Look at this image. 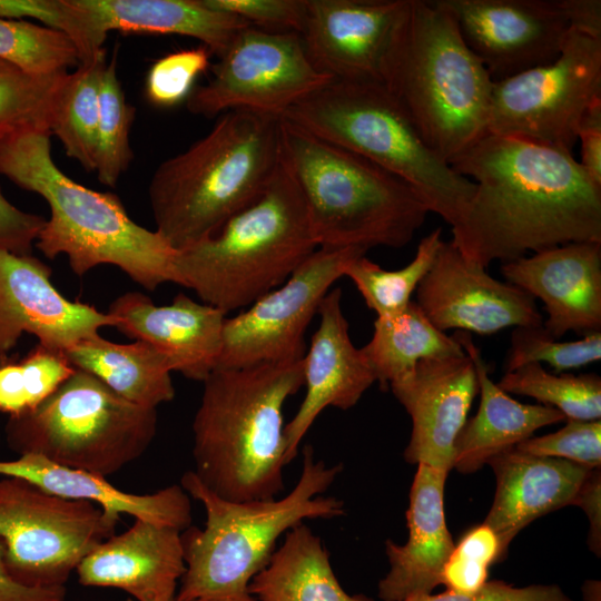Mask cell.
Masks as SVG:
<instances>
[{"instance_id":"cell-1","label":"cell","mask_w":601,"mask_h":601,"mask_svg":"<svg viewBox=\"0 0 601 601\" xmlns=\"http://www.w3.org/2000/svg\"><path fill=\"white\" fill-rule=\"evenodd\" d=\"M451 166L475 184L450 240L467 262L486 268L529 252L601 243V187L572 151L486 134Z\"/></svg>"},{"instance_id":"cell-2","label":"cell","mask_w":601,"mask_h":601,"mask_svg":"<svg viewBox=\"0 0 601 601\" xmlns=\"http://www.w3.org/2000/svg\"><path fill=\"white\" fill-rule=\"evenodd\" d=\"M0 175L48 204L50 218L35 243L46 257L65 254L78 276L114 265L148 290L179 284L178 250L156 230L136 224L116 195L87 188L62 173L53 161L49 132L0 137Z\"/></svg>"},{"instance_id":"cell-3","label":"cell","mask_w":601,"mask_h":601,"mask_svg":"<svg viewBox=\"0 0 601 601\" xmlns=\"http://www.w3.org/2000/svg\"><path fill=\"white\" fill-rule=\"evenodd\" d=\"M193 421V473L235 502L276 499L284 490L283 410L304 385V357L217 368L203 382Z\"/></svg>"},{"instance_id":"cell-4","label":"cell","mask_w":601,"mask_h":601,"mask_svg":"<svg viewBox=\"0 0 601 601\" xmlns=\"http://www.w3.org/2000/svg\"><path fill=\"white\" fill-rule=\"evenodd\" d=\"M342 469L316 460L306 445L302 473L287 495L246 502L224 500L186 472L180 486L204 505L206 523L181 532L186 569L175 601H258L248 587L268 564L278 539L305 520L344 514L343 501L323 495Z\"/></svg>"},{"instance_id":"cell-5","label":"cell","mask_w":601,"mask_h":601,"mask_svg":"<svg viewBox=\"0 0 601 601\" xmlns=\"http://www.w3.org/2000/svg\"><path fill=\"white\" fill-rule=\"evenodd\" d=\"M279 162V116L223 114L154 173L148 195L156 231L178 252L211 236L262 194Z\"/></svg>"},{"instance_id":"cell-6","label":"cell","mask_w":601,"mask_h":601,"mask_svg":"<svg viewBox=\"0 0 601 601\" xmlns=\"http://www.w3.org/2000/svg\"><path fill=\"white\" fill-rule=\"evenodd\" d=\"M280 159L304 199L318 247L401 248L430 213L400 177L282 117Z\"/></svg>"},{"instance_id":"cell-7","label":"cell","mask_w":601,"mask_h":601,"mask_svg":"<svg viewBox=\"0 0 601 601\" xmlns=\"http://www.w3.org/2000/svg\"><path fill=\"white\" fill-rule=\"evenodd\" d=\"M317 247L304 199L280 159L255 200L178 252V285L227 315L283 284Z\"/></svg>"},{"instance_id":"cell-8","label":"cell","mask_w":601,"mask_h":601,"mask_svg":"<svg viewBox=\"0 0 601 601\" xmlns=\"http://www.w3.org/2000/svg\"><path fill=\"white\" fill-rule=\"evenodd\" d=\"M493 80L435 0H411L385 86L450 165L487 134Z\"/></svg>"},{"instance_id":"cell-9","label":"cell","mask_w":601,"mask_h":601,"mask_svg":"<svg viewBox=\"0 0 601 601\" xmlns=\"http://www.w3.org/2000/svg\"><path fill=\"white\" fill-rule=\"evenodd\" d=\"M286 121L352 151L408 184L430 213L454 226L475 190L423 140L386 86L333 80L290 106Z\"/></svg>"},{"instance_id":"cell-10","label":"cell","mask_w":601,"mask_h":601,"mask_svg":"<svg viewBox=\"0 0 601 601\" xmlns=\"http://www.w3.org/2000/svg\"><path fill=\"white\" fill-rule=\"evenodd\" d=\"M157 408L136 405L75 370L37 408L9 417L8 446L56 464L112 475L140 457L157 432Z\"/></svg>"},{"instance_id":"cell-11","label":"cell","mask_w":601,"mask_h":601,"mask_svg":"<svg viewBox=\"0 0 601 601\" xmlns=\"http://www.w3.org/2000/svg\"><path fill=\"white\" fill-rule=\"evenodd\" d=\"M115 529L93 503L0 476V543L8 572L21 584L65 587L80 561Z\"/></svg>"},{"instance_id":"cell-12","label":"cell","mask_w":601,"mask_h":601,"mask_svg":"<svg viewBox=\"0 0 601 601\" xmlns=\"http://www.w3.org/2000/svg\"><path fill=\"white\" fill-rule=\"evenodd\" d=\"M601 98V39L569 29L551 62L494 81L487 134L572 151L580 120Z\"/></svg>"},{"instance_id":"cell-13","label":"cell","mask_w":601,"mask_h":601,"mask_svg":"<svg viewBox=\"0 0 601 601\" xmlns=\"http://www.w3.org/2000/svg\"><path fill=\"white\" fill-rule=\"evenodd\" d=\"M211 72L186 100L194 115L209 118L246 109L280 117L334 80L314 67L297 32L250 24L236 35Z\"/></svg>"},{"instance_id":"cell-14","label":"cell","mask_w":601,"mask_h":601,"mask_svg":"<svg viewBox=\"0 0 601 601\" xmlns=\"http://www.w3.org/2000/svg\"><path fill=\"white\" fill-rule=\"evenodd\" d=\"M361 247H318L283 284L239 314L226 317L217 368H242L303 358L305 333L331 286ZM216 368V370H217Z\"/></svg>"},{"instance_id":"cell-15","label":"cell","mask_w":601,"mask_h":601,"mask_svg":"<svg viewBox=\"0 0 601 601\" xmlns=\"http://www.w3.org/2000/svg\"><path fill=\"white\" fill-rule=\"evenodd\" d=\"M411 0H305L298 32L322 73L385 86Z\"/></svg>"},{"instance_id":"cell-16","label":"cell","mask_w":601,"mask_h":601,"mask_svg":"<svg viewBox=\"0 0 601 601\" xmlns=\"http://www.w3.org/2000/svg\"><path fill=\"white\" fill-rule=\"evenodd\" d=\"M493 81L553 61L570 29L560 0H435Z\"/></svg>"},{"instance_id":"cell-17","label":"cell","mask_w":601,"mask_h":601,"mask_svg":"<svg viewBox=\"0 0 601 601\" xmlns=\"http://www.w3.org/2000/svg\"><path fill=\"white\" fill-rule=\"evenodd\" d=\"M415 292V303L444 333L491 335L511 326H541L544 321L529 293L467 262L450 242H442Z\"/></svg>"},{"instance_id":"cell-18","label":"cell","mask_w":601,"mask_h":601,"mask_svg":"<svg viewBox=\"0 0 601 601\" xmlns=\"http://www.w3.org/2000/svg\"><path fill=\"white\" fill-rule=\"evenodd\" d=\"M50 276V267L30 254L0 249V356L8 355L24 333L65 352L101 327L117 326L108 312L66 298Z\"/></svg>"},{"instance_id":"cell-19","label":"cell","mask_w":601,"mask_h":601,"mask_svg":"<svg viewBox=\"0 0 601 601\" xmlns=\"http://www.w3.org/2000/svg\"><path fill=\"white\" fill-rule=\"evenodd\" d=\"M388 388L412 418L411 439L404 451L406 462L449 473L453 469L455 439L479 392L471 358L464 354L421 359Z\"/></svg>"},{"instance_id":"cell-20","label":"cell","mask_w":601,"mask_h":601,"mask_svg":"<svg viewBox=\"0 0 601 601\" xmlns=\"http://www.w3.org/2000/svg\"><path fill=\"white\" fill-rule=\"evenodd\" d=\"M508 283L544 303L543 327L556 339L565 333L601 331V243H569L505 262Z\"/></svg>"},{"instance_id":"cell-21","label":"cell","mask_w":601,"mask_h":601,"mask_svg":"<svg viewBox=\"0 0 601 601\" xmlns=\"http://www.w3.org/2000/svg\"><path fill=\"white\" fill-rule=\"evenodd\" d=\"M317 314L319 325L304 355L306 393L296 414L285 425L286 464L296 457L303 437L326 407L355 406L376 382L361 348H356L349 337L341 288L326 294Z\"/></svg>"},{"instance_id":"cell-22","label":"cell","mask_w":601,"mask_h":601,"mask_svg":"<svg viewBox=\"0 0 601 601\" xmlns=\"http://www.w3.org/2000/svg\"><path fill=\"white\" fill-rule=\"evenodd\" d=\"M108 313L119 332L160 349L185 377L204 382L217 368L226 319L220 309L183 293L169 305H155L140 292H127Z\"/></svg>"},{"instance_id":"cell-23","label":"cell","mask_w":601,"mask_h":601,"mask_svg":"<svg viewBox=\"0 0 601 601\" xmlns=\"http://www.w3.org/2000/svg\"><path fill=\"white\" fill-rule=\"evenodd\" d=\"M185 569L181 532L135 519L92 549L76 571L83 587L120 589L136 601H175Z\"/></svg>"},{"instance_id":"cell-24","label":"cell","mask_w":601,"mask_h":601,"mask_svg":"<svg viewBox=\"0 0 601 601\" xmlns=\"http://www.w3.org/2000/svg\"><path fill=\"white\" fill-rule=\"evenodd\" d=\"M81 19L82 59L104 51L109 31L179 35L203 42L218 58L246 26L204 0H72Z\"/></svg>"},{"instance_id":"cell-25","label":"cell","mask_w":601,"mask_h":601,"mask_svg":"<svg viewBox=\"0 0 601 601\" xmlns=\"http://www.w3.org/2000/svg\"><path fill=\"white\" fill-rule=\"evenodd\" d=\"M446 476L443 470L417 464L406 512L408 539L404 544L385 543L390 570L378 583L381 600L428 594L441 584L443 568L455 546L444 513Z\"/></svg>"},{"instance_id":"cell-26","label":"cell","mask_w":601,"mask_h":601,"mask_svg":"<svg viewBox=\"0 0 601 601\" xmlns=\"http://www.w3.org/2000/svg\"><path fill=\"white\" fill-rule=\"evenodd\" d=\"M487 464L495 474L496 490L483 523L496 533L504 554L514 536L533 520L573 505L592 470L516 447L494 456Z\"/></svg>"},{"instance_id":"cell-27","label":"cell","mask_w":601,"mask_h":601,"mask_svg":"<svg viewBox=\"0 0 601 601\" xmlns=\"http://www.w3.org/2000/svg\"><path fill=\"white\" fill-rule=\"evenodd\" d=\"M0 476L21 477L62 499L93 503L115 526L125 514L180 532L191 525L190 496L180 485L150 494L128 493L114 486L105 476L33 454L0 461Z\"/></svg>"},{"instance_id":"cell-28","label":"cell","mask_w":601,"mask_h":601,"mask_svg":"<svg viewBox=\"0 0 601 601\" xmlns=\"http://www.w3.org/2000/svg\"><path fill=\"white\" fill-rule=\"evenodd\" d=\"M454 338L474 364L481 402L466 420L454 442L453 469L472 473L494 456L515 447L539 428L565 421L556 408L520 403L494 383L470 333L457 331Z\"/></svg>"},{"instance_id":"cell-29","label":"cell","mask_w":601,"mask_h":601,"mask_svg":"<svg viewBox=\"0 0 601 601\" xmlns=\"http://www.w3.org/2000/svg\"><path fill=\"white\" fill-rule=\"evenodd\" d=\"M65 355L75 368L93 375L136 405L157 408L175 397L173 364L147 342L119 344L97 334L69 347Z\"/></svg>"},{"instance_id":"cell-30","label":"cell","mask_w":601,"mask_h":601,"mask_svg":"<svg viewBox=\"0 0 601 601\" xmlns=\"http://www.w3.org/2000/svg\"><path fill=\"white\" fill-rule=\"evenodd\" d=\"M248 589L258 601H374L344 591L333 572L328 551L304 522L284 534L282 545Z\"/></svg>"},{"instance_id":"cell-31","label":"cell","mask_w":601,"mask_h":601,"mask_svg":"<svg viewBox=\"0 0 601 601\" xmlns=\"http://www.w3.org/2000/svg\"><path fill=\"white\" fill-rule=\"evenodd\" d=\"M361 351L383 390L412 372L421 359L465 354L454 336L437 329L415 300L396 315L377 317L372 338Z\"/></svg>"},{"instance_id":"cell-32","label":"cell","mask_w":601,"mask_h":601,"mask_svg":"<svg viewBox=\"0 0 601 601\" xmlns=\"http://www.w3.org/2000/svg\"><path fill=\"white\" fill-rule=\"evenodd\" d=\"M107 66L106 50L68 72L59 90L49 132L61 141L68 157L95 171L99 91Z\"/></svg>"},{"instance_id":"cell-33","label":"cell","mask_w":601,"mask_h":601,"mask_svg":"<svg viewBox=\"0 0 601 601\" xmlns=\"http://www.w3.org/2000/svg\"><path fill=\"white\" fill-rule=\"evenodd\" d=\"M441 234L442 229L436 228L423 237L414 258L403 268L387 270L363 255L347 265L344 276L377 317L396 315L410 304L413 292L431 269L443 242Z\"/></svg>"},{"instance_id":"cell-34","label":"cell","mask_w":601,"mask_h":601,"mask_svg":"<svg viewBox=\"0 0 601 601\" xmlns=\"http://www.w3.org/2000/svg\"><path fill=\"white\" fill-rule=\"evenodd\" d=\"M496 384L506 393L530 396L559 410L565 420L601 417V378L595 374H552L531 363L505 373Z\"/></svg>"},{"instance_id":"cell-35","label":"cell","mask_w":601,"mask_h":601,"mask_svg":"<svg viewBox=\"0 0 601 601\" xmlns=\"http://www.w3.org/2000/svg\"><path fill=\"white\" fill-rule=\"evenodd\" d=\"M63 351L38 344L24 357L0 356V413L33 411L75 372Z\"/></svg>"},{"instance_id":"cell-36","label":"cell","mask_w":601,"mask_h":601,"mask_svg":"<svg viewBox=\"0 0 601 601\" xmlns=\"http://www.w3.org/2000/svg\"><path fill=\"white\" fill-rule=\"evenodd\" d=\"M67 73L33 75L0 59V137L23 131L49 132Z\"/></svg>"},{"instance_id":"cell-37","label":"cell","mask_w":601,"mask_h":601,"mask_svg":"<svg viewBox=\"0 0 601 601\" xmlns=\"http://www.w3.org/2000/svg\"><path fill=\"white\" fill-rule=\"evenodd\" d=\"M134 118L135 108L126 101L114 56L104 70L99 91L95 171L102 185L115 187L134 158L129 138Z\"/></svg>"},{"instance_id":"cell-38","label":"cell","mask_w":601,"mask_h":601,"mask_svg":"<svg viewBox=\"0 0 601 601\" xmlns=\"http://www.w3.org/2000/svg\"><path fill=\"white\" fill-rule=\"evenodd\" d=\"M0 59L40 76L67 72L79 65L78 52L63 33L26 20L0 18Z\"/></svg>"},{"instance_id":"cell-39","label":"cell","mask_w":601,"mask_h":601,"mask_svg":"<svg viewBox=\"0 0 601 601\" xmlns=\"http://www.w3.org/2000/svg\"><path fill=\"white\" fill-rule=\"evenodd\" d=\"M601 358V332L584 335L581 339L562 342L544 327H515L511 346L504 361L505 373L523 365L548 363L556 374L579 368Z\"/></svg>"},{"instance_id":"cell-40","label":"cell","mask_w":601,"mask_h":601,"mask_svg":"<svg viewBox=\"0 0 601 601\" xmlns=\"http://www.w3.org/2000/svg\"><path fill=\"white\" fill-rule=\"evenodd\" d=\"M210 56L205 46H199L159 58L147 73V99L158 107H173L187 100L198 76L209 68Z\"/></svg>"},{"instance_id":"cell-41","label":"cell","mask_w":601,"mask_h":601,"mask_svg":"<svg viewBox=\"0 0 601 601\" xmlns=\"http://www.w3.org/2000/svg\"><path fill=\"white\" fill-rule=\"evenodd\" d=\"M566 424L554 433L531 436L515 447L522 452L558 457L589 469L601 466V422L565 420Z\"/></svg>"},{"instance_id":"cell-42","label":"cell","mask_w":601,"mask_h":601,"mask_svg":"<svg viewBox=\"0 0 601 601\" xmlns=\"http://www.w3.org/2000/svg\"><path fill=\"white\" fill-rule=\"evenodd\" d=\"M219 11L234 14L248 24L273 30L299 32L305 0H204Z\"/></svg>"},{"instance_id":"cell-43","label":"cell","mask_w":601,"mask_h":601,"mask_svg":"<svg viewBox=\"0 0 601 601\" xmlns=\"http://www.w3.org/2000/svg\"><path fill=\"white\" fill-rule=\"evenodd\" d=\"M402 601H572L558 585L515 588L501 580L487 581L477 592L417 594Z\"/></svg>"},{"instance_id":"cell-44","label":"cell","mask_w":601,"mask_h":601,"mask_svg":"<svg viewBox=\"0 0 601 601\" xmlns=\"http://www.w3.org/2000/svg\"><path fill=\"white\" fill-rule=\"evenodd\" d=\"M46 219L12 205L0 189V249L30 254Z\"/></svg>"},{"instance_id":"cell-45","label":"cell","mask_w":601,"mask_h":601,"mask_svg":"<svg viewBox=\"0 0 601 601\" xmlns=\"http://www.w3.org/2000/svg\"><path fill=\"white\" fill-rule=\"evenodd\" d=\"M581 144L579 161L587 175L601 187V98L584 111L577 131Z\"/></svg>"},{"instance_id":"cell-46","label":"cell","mask_w":601,"mask_h":601,"mask_svg":"<svg viewBox=\"0 0 601 601\" xmlns=\"http://www.w3.org/2000/svg\"><path fill=\"white\" fill-rule=\"evenodd\" d=\"M453 552L486 568L504 555L499 536L484 523L467 531L454 546Z\"/></svg>"},{"instance_id":"cell-47","label":"cell","mask_w":601,"mask_h":601,"mask_svg":"<svg viewBox=\"0 0 601 601\" xmlns=\"http://www.w3.org/2000/svg\"><path fill=\"white\" fill-rule=\"evenodd\" d=\"M601 472L599 469L590 470L584 483L577 494L573 505H578L584 510L590 520V531L588 543L590 549L600 554L601 545V516H600V500H601Z\"/></svg>"},{"instance_id":"cell-48","label":"cell","mask_w":601,"mask_h":601,"mask_svg":"<svg viewBox=\"0 0 601 601\" xmlns=\"http://www.w3.org/2000/svg\"><path fill=\"white\" fill-rule=\"evenodd\" d=\"M66 587L32 588L16 581L8 572L0 543V601H65Z\"/></svg>"},{"instance_id":"cell-49","label":"cell","mask_w":601,"mask_h":601,"mask_svg":"<svg viewBox=\"0 0 601 601\" xmlns=\"http://www.w3.org/2000/svg\"><path fill=\"white\" fill-rule=\"evenodd\" d=\"M560 6L571 29L601 39L600 0H560Z\"/></svg>"}]
</instances>
